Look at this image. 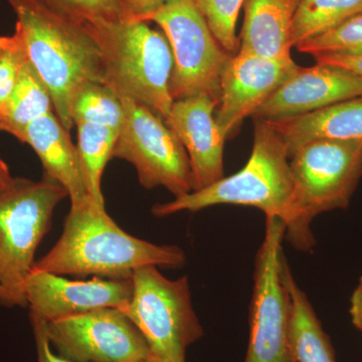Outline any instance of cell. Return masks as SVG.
<instances>
[{
    "label": "cell",
    "instance_id": "obj_7",
    "mask_svg": "<svg viewBox=\"0 0 362 362\" xmlns=\"http://www.w3.org/2000/svg\"><path fill=\"white\" fill-rule=\"evenodd\" d=\"M133 295L119 308L146 340L149 361L187 362V350L204 337L192 308L187 276L168 280L156 266L132 275Z\"/></svg>",
    "mask_w": 362,
    "mask_h": 362
},
{
    "label": "cell",
    "instance_id": "obj_12",
    "mask_svg": "<svg viewBox=\"0 0 362 362\" xmlns=\"http://www.w3.org/2000/svg\"><path fill=\"white\" fill-rule=\"evenodd\" d=\"M25 293L30 315L49 323L97 309L122 308L132 298L133 280L70 281L33 268Z\"/></svg>",
    "mask_w": 362,
    "mask_h": 362
},
{
    "label": "cell",
    "instance_id": "obj_23",
    "mask_svg": "<svg viewBox=\"0 0 362 362\" xmlns=\"http://www.w3.org/2000/svg\"><path fill=\"white\" fill-rule=\"evenodd\" d=\"M70 114L75 125L96 124L120 130L124 109L115 90L102 83H89L76 93L71 100Z\"/></svg>",
    "mask_w": 362,
    "mask_h": 362
},
{
    "label": "cell",
    "instance_id": "obj_31",
    "mask_svg": "<svg viewBox=\"0 0 362 362\" xmlns=\"http://www.w3.org/2000/svg\"><path fill=\"white\" fill-rule=\"evenodd\" d=\"M350 316L357 329L362 331V276L350 299Z\"/></svg>",
    "mask_w": 362,
    "mask_h": 362
},
{
    "label": "cell",
    "instance_id": "obj_10",
    "mask_svg": "<svg viewBox=\"0 0 362 362\" xmlns=\"http://www.w3.org/2000/svg\"><path fill=\"white\" fill-rule=\"evenodd\" d=\"M121 101L124 118L113 157L134 165L143 187H163L175 197L194 192L187 150L165 120L135 100Z\"/></svg>",
    "mask_w": 362,
    "mask_h": 362
},
{
    "label": "cell",
    "instance_id": "obj_20",
    "mask_svg": "<svg viewBox=\"0 0 362 362\" xmlns=\"http://www.w3.org/2000/svg\"><path fill=\"white\" fill-rule=\"evenodd\" d=\"M52 95L30 59L21 69L6 111L0 116V130L23 139L26 127L52 112Z\"/></svg>",
    "mask_w": 362,
    "mask_h": 362
},
{
    "label": "cell",
    "instance_id": "obj_24",
    "mask_svg": "<svg viewBox=\"0 0 362 362\" xmlns=\"http://www.w3.org/2000/svg\"><path fill=\"white\" fill-rule=\"evenodd\" d=\"M312 57L362 54V11L314 39L295 45Z\"/></svg>",
    "mask_w": 362,
    "mask_h": 362
},
{
    "label": "cell",
    "instance_id": "obj_18",
    "mask_svg": "<svg viewBox=\"0 0 362 362\" xmlns=\"http://www.w3.org/2000/svg\"><path fill=\"white\" fill-rule=\"evenodd\" d=\"M265 122L282 138L289 156L312 140L362 139V97L344 100L305 115Z\"/></svg>",
    "mask_w": 362,
    "mask_h": 362
},
{
    "label": "cell",
    "instance_id": "obj_34",
    "mask_svg": "<svg viewBox=\"0 0 362 362\" xmlns=\"http://www.w3.org/2000/svg\"><path fill=\"white\" fill-rule=\"evenodd\" d=\"M139 362H151V361H139Z\"/></svg>",
    "mask_w": 362,
    "mask_h": 362
},
{
    "label": "cell",
    "instance_id": "obj_29",
    "mask_svg": "<svg viewBox=\"0 0 362 362\" xmlns=\"http://www.w3.org/2000/svg\"><path fill=\"white\" fill-rule=\"evenodd\" d=\"M37 344V361L39 362H74L54 354L51 344L45 334V322L37 317L30 315Z\"/></svg>",
    "mask_w": 362,
    "mask_h": 362
},
{
    "label": "cell",
    "instance_id": "obj_30",
    "mask_svg": "<svg viewBox=\"0 0 362 362\" xmlns=\"http://www.w3.org/2000/svg\"><path fill=\"white\" fill-rule=\"evenodd\" d=\"M316 63L330 64L341 66L362 78V54H327L314 57Z\"/></svg>",
    "mask_w": 362,
    "mask_h": 362
},
{
    "label": "cell",
    "instance_id": "obj_33",
    "mask_svg": "<svg viewBox=\"0 0 362 362\" xmlns=\"http://www.w3.org/2000/svg\"><path fill=\"white\" fill-rule=\"evenodd\" d=\"M7 42V37H0V54H1L2 51H4V47H6Z\"/></svg>",
    "mask_w": 362,
    "mask_h": 362
},
{
    "label": "cell",
    "instance_id": "obj_4",
    "mask_svg": "<svg viewBox=\"0 0 362 362\" xmlns=\"http://www.w3.org/2000/svg\"><path fill=\"white\" fill-rule=\"evenodd\" d=\"M289 154L282 138L265 121L255 120L251 157L235 175L199 190L157 204L152 214L158 218L180 211H197L220 204L256 207L267 216L289 220L293 206Z\"/></svg>",
    "mask_w": 362,
    "mask_h": 362
},
{
    "label": "cell",
    "instance_id": "obj_1",
    "mask_svg": "<svg viewBox=\"0 0 362 362\" xmlns=\"http://www.w3.org/2000/svg\"><path fill=\"white\" fill-rule=\"evenodd\" d=\"M185 254L176 246H158L121 230L105 206L90 197L71 206L64 232L33 269L56 275H96L131 279L145 266L181 268Z\"/></svg>",
    "mask_w": 362,
    "mask_h": 362
},
{
    "label": "cell",
    "instance_id": "obj_25",
    "mask_svg": "<svg viewBox=\"0 0 362 362\" xmlns=\"http://www.w3.org/2000/svg\"><path fill=\"white\" fill-rule=\"evenodd\" d=\"M245 1L246 0H194L214 37L232 56L239 52L235 28Z\"/></svg>",
    "mask_w": 362,
    "mask_h": 362
},
{
    "label": "cell",
    "instance_id": "obj_8",
    "mask_svg": "<svg viewBox=\"0 0 362 362\" xmlns=\"http://www.w3.org/2000/svg\"><path fill=\"white\" fill-rule=\"evenodd\" d=\"M285 233L284 221L267 216L265 238L255 263L245 362H298L290 340L291 297L281 273Z\"/></svg>",
    "mask_w": 362,
    "mask_h": 362
},
{
    "label": "cell",
    "instance_id": "obj_5",
    "mask_svg": "<svg viewBox=\"0 0 362 362\" xmlns=\"http://www.w3.org/2000/svg\"><path fill=\"white\" fill-rule=\"evenodd\" d=\"M294 192L285 239L299 251L315 244L311 221L320 214L344 209L362 177V139L312 140L289 156Z\"/></svg>",
    "mask_w": 362,
    "mask_h": 362
},
{
    "label": "cell",
    "instance_id": "obj_9",
    "mask_svg": "<svg viewBox=\"0 0 362 362\" xmlns=\"http://www.w3.org/2000/svg\"><path fill=\"white\" fill-rule=\"evenodd\" d=\"M168 37L173 56V101L206 95L220 104L221 78L232 54L214 37L194 0H173L149 16Z\"/></svg>",
    "mask_w": 362,
    "mask_h": 362
},
{
    "label": "cell",
    "instance_id": "obj_28",
    "mask_svg": "<svg viewBox=\"0 0 362 362\" xmlns=\"http://www.w3.org/2000/svg\"><path fill=\"white\" fill-rule=\"evenodd\" d=\"M173 0H119L120 20L145 21Z\"/></svg>",
    "mask_w": 362,
    "mask_h": 362
},
{
    "label": "cell",
    "instance_id": "obj_11",
    "mask_svg": "<svg viewBox=\"0 0 362 362\" xmlns=\"http://www.w3.org/2000/svg\"><path fill=\"white\" fill-rule=\"evenodd\" d=\"M57 354L74 362L149 361L146 340L119 308H102L45 322Z\"/></svg>",
    "mask_w": 362,
    "mask_h": 362
},
{
    "label": "cell",
    "instance_id": "obj_3",
    "mask_svg": "<svg viewBox=\"0 0 362 362\" xmlns=\"http://www.w3.org/2000/svg\"><path fill=\"white\" fill-rule=\"evenodd\" d=\"M80 21L99 49L104 84L166 121L175 101L169 90L173 56L165 35L145 21Z\"/></svg>",
    "mask_w": 362,
    "mask_h": 362
},
{
    "label": "cell",
    "instance_id": "obj_22",
    "mask_svg": "<svg viewBox=\"0 0 362 362\" xmlns=\"http://www.w3.org/2000/svg\"><path fill=\"white\" fill-rule=\"evenodd\" d=\"M362 11V0H300L291 30L293 47L314 39Z\"/></svg>",
    "mask_w": 362,
    "mask_h": 362
},
{
    "label": "cell",
    "instance_id": "obj_2",
    "mask_svg": "<svg viewBox=\"0 0 362 362\" xmlns=\"http://www.w3.org/2000/svg\"><path fill=\"white\" fill-rule=\"evenodd\" d=\"M7 1L18 18L16 30L28 59L49 88L57 117L70 131L76 93L89 83L104 84L96 42L80 21L47 0Z\"/></svg>",
    "mask_w": 362,
    "mask_h": 362
},
{
    "label": "cell",
    "instance_id": "obj_27",
    "mask_svg": "<svg viewBox=\"0 0 362 362\" xmlns=\"http://www.w3.org/2000/svg\"><path fill=\"white\" fill-rule=\"evenodd\" d=\"M78 21L120 20L119 0H47Z\"/></svg>",
    "mask_w": 362,
    "mask_h": 362
},
{
    "label": "cell",
    "instance_id": "obj_19",
    "mask_svg": "<svg viewBox=\"0 0 362 362\" xmlns=\"http://www.w3.org/2000/svg\"><path fill=\"white\" fill-rule=\"evenodd\" d=\"M281 273L291 297L290 340L298 362H337L329 337L324 331L307 295L293 277L283 257Z\"/></svg>",
    "mask_w": 362,
    "mask_h": 362
},
{
    "label": "cell",
    "instance_id": "obj_13",
    "mask_svg": "<svg viewBox=\"0 0 362 362\" xmlns=\"http://www.w3.org/2000/svg\"><path fill=\"white\" fill-rule=\"evenodd\" d=\"M298 68L291 54L274 59L242 54L233 56L221 75L216 115L226 139L237 134L245 119L252 117Z\"/></svg>",
    "mask_w": 362,
    "mask_h": 362
},
{
    "label": "cell",
    "instance_id": "obj_15",
    "mask_svg": "<svg viewBox=\"0 0 362 362\" xmlns=\"http://www.w3.org/2000/svg\"><path fill=\"white\" fill-rule=\"evenodd\" d=\"M218 106V102L206 95L176 100L165 121L187 150L194 192L223 177L226 138L214 116Z\"/></svg>",
    "mask_w": 362,
    "mask_h": 362
},
{
    "label": "cell",
    "instance_id": "obj_32",
    "mask_svg": "<svg viewBox=\"0 0 362 362\" xmlns=\"http://www.w3.org/2000/svg\"><path fill=\"white\" fill-rule=\"evenodd\" d=\"M13 180V177L9 173L8 166L0 158V188L6 187Z\"/></svg>",
    "mask_w": 362,
    "mask_h": 362
},
{
    "label": "cell",
    "instance_id": "obj_26",
    "mask_svg": "<svg viewBox=\"0 0 362 362\" xmlns=\"http://www.w3.org/2000/svg\"><path fill=\"white\" fill-rule=\"evenodd\" d=\"M28 59L25 44L16 32L7 37L6 47L0 54V116L6 111L21 69Z\"/></svg>",
    "mask_w": 362,
    "mask_h": 362
},
{
    "label": "cell",
    "instance_id": "obj_14",
    "mask_svg": "<svg viewBox=\"0 0 362 362\" xmlns=\"http://www.w3.org/2000/svg\"><path fill=\"white\" fill-rule=\"evenodd\" d=\"M356 97H362L361 77L341 66L316 63L299 66L252 117L263 121L292 118Z\"/></svg>",
    "mask_w": 362,
    "mask_h": 362
},
{
    "label": "cell",
    "instance_id": "obj_21",
    "mask_svg": "<svg viewBox=\"0 0 362 362\" xmlns=\"http://www.w3.org/2000/svg\"><path fill=\"white\" fill-rule=\"evenodd\" d=\"M77 148L82 163L88 194L100 206H105L102 194V175L113 157L119 129L96 124H77Z\"/></svg>",
    "mask_w": 362,
    "mask_h": 362
},
{
    "label": "cell",
    "instance_id": "obj_17",
    "mask_svg": "<svg viewBox=\"0 0 362 362\" xmlns=\"http://www.w3.org/2000/svg\"><path fill=\"white\" fill-rule=\"evenodd\" d=\"M300 0H246L238 54L262 58L291 54L293 20Z\"/></svg>",
    "mask_w": 362,
    "mask_h": 362
},
{
    "label": "cell",
    "instance_id": "obj_6",
    "mask_svg": "<svg viewBox=\"0 0 362 362\" xmlns=\"http://www.w3.org/2000/svg\"><path fill=\"white\" fill-rule=\"evenodd\" d=\"M69 197L58 181L13 178L0 188V302L28 306L25 285L37 247L51 228L52 214Z\"/></svg>",
    "mask_w": 362,
    "mask_h": 362
},
{
    "label": "cell",
    "instance_id": "obj_16",
    "mask_svg": "<svg viewBox=\"0 0 362 362\" xmlns=\"http://www.w3.org/2000/svg\"><path fill=\"white\" fill-rule=\"evenodd\" d=\"M69 132L51 112L26 127L21 142L35 150L44 166L45 175L63 185L70 197L71 206H77L90 197L77 145L71 142Z\"/></svg>",
    "mask_w": 362,
    "mask_h": 362
}]
</instances>
